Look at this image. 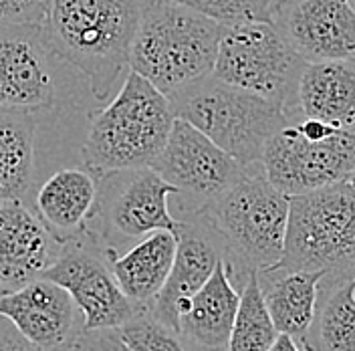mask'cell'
<instances>
[{"instance_id": "cell-1", "label": "cell", "mask_w": 355, "mask_h": 351, "mask_svg": "<svg viewBox=\"0 0 355 351\" xmlns=\"http://www.w3.org/2000/svg\"><path fill=\"white\" fill-rule=\"evenodd\" d=\"M146 0H46L43 39L79 69L97 101H105L130 67L133 37Z\"/></svg>"}, {"instance_id": "cell-2", "label": "cell", "mask_w": 355, "mask_h": 351, "mask_svg": "<svg viewBox=\"0 0 355 351\" xmlns=\"http://www.w3.org/2000/svg\"><path fill=\"white\" fill-rule=\"evenodd\" d=\"M288 200L265 174L263 162L244 166L241 178L200 210L220 241L232 283L283 261Z\"/></svg>"}, {"instance_id": "cell-3", "label": "cell", "mask_w": 355, "mask_h": 351, "mask_svg": "<svg viewBox=\"0 0 355 351\" xmlns=\"http://www.w3.org/2000/svg\"><path fill=\"white\" fill-rule=\"evenodd\" d=\"M224 24L168 0H146L130 69L166 97L212 77Z\"/></svg>"}, {"instance_id": "cell-4", "label": "cell", "mask_w": 355, "mask_h": 351, "mask_svg": "<svg viewBox=\"0 0 355 351\" xmlns=\"http://www.w3.org/2000/svg\"><path fill=\"white\" fill-rule=\"evenodd\" d=\"M176 113L170 99L139 73L130 71L117 95L91 115L81 155L95 176L152 168L162 154Z\"/></svg>"}, {"instance_id": "cell-5", "label": "cell", "mask_w": 355, "mask_h": 351, "mask_svg": "<svg viewBox=\"0 0 355 351\" xmlns=\"http://www.w3.org/2000/svg\"><path fill=\"white\" fill-rule=\"evenodd\" d=\"M168 99L176 117L206 133L241 166L261 164L270 137L291 119L281 103L214 75Z\"/></svg>"}, {"instance_id": "cell-6", "label": "cell", "mask_w": 355, "mask_h": 351, "mask_svg": "<svg viewBox=\"0 0 355 351\" xmlns=\"http://www.w3.org/2000/svg\"><path fill=\"white\" fill-rule=\"evenodd\" d=\"M355 188L349 180L288 200L285 252L279 266L345 275L355 271Z\"/></svg>"}, {"instance_id": "cell-7", "label": "cell", "mask_w": 355, "mask_h": 351, "mask_svg": "<svg viewBox=\"0 0 355 351\" xmlns=\"http://www.w3.org/2000/svg\"><path fill=\"white\" fill-rule=\"evenodd\" d=\"M263 168L266 178L287 196L343 182L355 170V132L291 115L266 144Z\"/></svg>"}, {"instance_id": "cell-8", "label": "cell", "mask_w": 355, "mask_h": 351, "mask_svg": "<svg viewBox=\"0 0 355 351\" xmlns=\"http://www.w3.org/2000/svg\"><path fill=\"white\" fill-rule=\"evenodd\" d=\"M305 63L272 21L241 22L224 26L212 75L272 99L293 115Z\"/></svg>"}, {"instance_id": "cell-9", "label": "cell", "mask_w": 355, "mask_h": 351, "mask_svg": "<svg viewBox=\"0 0 355 351\" xmlns=\"http://www.w3.org/2000/svg\"><path fill=\"white\" fill-rule=\"evenodd\" d=\"M97 186L95 212L101 214L103 237L111 250L157 230L178 232L180 220L170 212V196H178V190L154 168L105 172L97 176Z\"/></svg>"}, {"instance_id": "cell-10", "label": "cell", "mask_w": 355, "mask_h": 351, "mask_svg": "<svg viewBox=\"0 0 355 351\" xmlns=\"http://www.w3.org/2000/svg\"><path fill=\"white\" fill-rule=\"evenodd\" d=\"M152 168L178 190L182 216L206 208L228 190L244 170V166L206 133L180 117H176L170 137Z\"/></svg>"}, {"instance_id": "cell-11", "label": "cell", "mask_w": 355, "mask_h": 351, "mask_svg": "<svg viewBox=\"0 0 355 351\" xmlns=\"http://www.w3.org/2000/svg\"><path fill=\"white\" fill-rule=\"evenodd\" d=\"M113 252L111 248L89 246L77 239L63 244L57 261L43 273V279L69 291L83 313L85 331L119 329L141 311L113 275Z\"/></svg>"}, {"instance_id": "cell-12", "label": "cell", "mask_w": 355, "mask_h": 351, "mask_svg": "<svg viewBox=\"0 0 355 351\" xmlns=\"http://www.w3.org/2000/svg\"><path fill=\"white\" fill-rule=\"evenodd\" d=\"M0 317L39 351H79L85 333L83 313L69 291L43 277L0 295Z\"/></svg>"}, {"instance_id": "cell-13", "label": "cell", "mask_w": 355, "mask_h": 351, "mask_svg": "<svg viewBox=\"0 0 355 351\" xmlns=\"http://www.w3.org/2000/svg\"><path fill=\"white\" fill-rule=\"evenodd\" d=\"M270 21L307 63L355 59V6L349 0H272Z\"/></svg>"}, {"instance_id": "cell-14", "label": "cell", "mask_w": 355, "mask_h": 351, "mask_svg": "<svg viewBox=\"0 0 355 351\" xmlns=\"http://www.w3.org/2000/svg\"><path fill=\"white\" fill-rule=\"evenodd\" d=\"M178 220L180 228L176 259L166 285L148 311L157 321L180 331V319L186 313L192 297L210 279L216 264L224 261V255L212 226L200 212Z\"/></svg>"}, {"instance_id": "cell-15", "label": "cell", "mask_w": 355, "mask_h": 351, "mask_svg": "<svg viewBox=\"0 0 355 351\" xmlns=\"http://www.w3.org/2000/svg\"><path fill=\"white\" fill-rule=\"evenodd\" d=\"M55 99L41 24L0 26V108L39 110Z\"/></svg>"}, {"instance_id": "cell-16", "label": "cell", "mask_w": 355, "mask_h": 351, "mask_svg": "<svg viewBox=\"0 0 355 351\" xmlns=\"http://www.w3.org/2000/svg\"><path fill=\"white\" fill-rule=\"evenodd\" d=\"M61 246L22 200L0 202V295L41 279Z\"/></svg>"}, {"instance_id": "cell-17", "label": "cell", "mask_w": 355, "mask_h": 351, "mask_svg": "<svg viewBox=\"0 0 355 351\" xmlns=\"http://www.w3.org/2000/svg\"><path fill=\"white\" fill-rule=\"evenodd\" d=\"M97 176L91 170L63 168L51 176L37 194V214L49 232L67 244L85 232L87 220L97 208Z\"/></svg>"}, {"instance_id": "cell-18", "label": "cell", "mask_w": 355, "mask_h": 351, "mask_svg": "<svg viewBox=\"0 0 355 351\" xmlns=\"http://www.w3.org/2000/svg\"><path fill=\"white\" fill-rule=\"evenodd\" d=\"M293 115L355 132V59L305 63Z\"/></svg>"}, {"instance_id": "cell-19", "label": "cell", "mask_w": 355, "mask_h": 351, "mask_svg": "<svg viewBox=\"0 0 355 351\" xmlns=\"http://www.w3.org/2000/svg\"><path fill=\"white\" fill-rule=\"evenodd\" d=\"M239 305L241 291L232 283L226 263L220 261L182 315L180 333L200 350L226 351Z\"/></svg>"}, {"instance_id": "cell-20", "label": "cell", "mask_w": 355, "mask_h": 351, "mask_svg": "<svg viewBox=\"0 0 355 351\" xmlns=\"http://www.w3.org/2000/svg\"><path fill=\"white\" fill-rule=\"evenodd\" d=\"M257 277L275 327L279 333L293 335L303 343L315 321L319 289L325 273L288 271L277 264L257 273Z\"/></svg>"}, {"instance_id": "cell-21", "label": "cell", "mask_w": 355, "mask_h": 351, "mask_svg": "<svg viewBox=\"0 0 355 351\" xmlns=\"http://www.w3.org/2000/svg\"><path fill=\"white\" fill-rule=\"evenodd\" d=\"M178 232L157 230L128 252L111 255V268L123 293L137 307L148 309L164 289L176 259Z\"/></svg>"}, {"instance_id": "cell-22", "label": "cell", "mask_w": 355, "mask_h": 351, "mask_svg": "<svg viewBox=\"0 0 355 351\" xmlns=\"http://www.w3.org/2000/svg\"><path fill=\"white\" fill-rule=\"evenodd\" d=\"M37 119L31 110L0 108V202L21 200L35 176Z\"/></svg>"}, {"instance_id": "cell-23", "label": "cell", "mask_w": 355, "mask_h": 351, "mask_svg": "<svg viewBox=\"0 0 355 351\" xmlns=\"http://www.w3.org/2000/svg\"><path fill=\"white\" fill-rule=\"evenodd\" d=\"M325 297H319L315 321L303 348L313 351H355V271L325 275Z\"/></svg>"}, {"instance_id": "cell-24", "label": "cell", "mask_w": 355, "mask_h": 351, "mask_svg": "<svg viewBox=\"0 0 355 351\" xmlns=\"http://www.w3.org/2000/svg\"><path fill=\"white\" fill-rule=\"evenodd\" d=\"M277 337L279 329L268 313L259 277L252 273L241 286V305L226 351H268Z\"/></svg>"}, {"instance_id": "cell-25", "label": "cell", "mask_w": 355, "mask_h": 351, "mask_svg": "<svg viewBox=\"0 0 355 351\" xmlns=\"http://www.w3.org/2000/svg\"><path fill=\"white\" fill-rule=\"evenodd\" d=\"M117 331L132 351H204L180 331L157 321L148 309L137 311Z\"/></svg>"}, {"instance_id": "cell-26", "label": "cell", "mask_w": 355, "mask_h": 351, "mask_svg": "<svg viewBox=\"0 0 355 351\" xmlns=\"http://www.w3.org/2000/svg\"><path fill=\"white\" fill-rule=\"evenodd\" d=\"M188 6L224 26L252 21H270L272 0H168Z\"/></svg>"}, {"instance_id": "cell-27", "label": "cell", "mask_w": 355, "mask_h": 351, "mask_svg": "<svg viewBox=\"0 0 355 351\" xmlns=\"http://www.w3.org/2000/svg\"><path fill=\"white\" fill-rule=\"evenodd\" d=\"M46 0H0V26L41 24Z\"/></svg>"}, {"instance_id": "cell-28", "label": "cell", "mask_w": 355, "mask_h": 351, "mask_svg": "<svg viewBox=\"0 0 355 351\" xmlns=\"http://www.w3.org/2000/svg\"><path fill=\"white\" fill-rule=\"evenodd\" d=\"M79 351H132L121 339L117 329L85 331L79 343Z\"/></svg>"}, {"instance_id": "cell-29", "label": "cell", "mask_w": 355, "mask_h": 351, "mask_svg": "<svg viewBox=\"0 0 355 351\" xmlns=\"http://www.w3.org/2000/svg\"><path fill=\"white\" fill-rule=\"evenodd\" d=\"M0 351H39L10 321L0 323Z\"/></svg>"}, {"instance_id": "cell-30", "label": "cell", "mask_w": 355, "mask_h": 351, "mask_svg": "<svg viewBox=\"0 0 355 351\" xmlns=\"http://www.w3.org/2000/svg\"><path fill=\"white\" fill-rule=\"evenodd\" d=\"M268 351H303V348H301V343H299L293 335L279 333L277 341L272 343V348Z\"/></svg>"}, {"instance_id": "cell-31", "label": "cell", "mask_w": 355, "mask_h": 351, "mask_svg": "<svg viewBox=\"0 0 355 351\" xmlns=\"http://www.w3.org/2000/svg\"><path fill=\"white\" fill-rule=\"evenodd\" d=\"M347 180H349V182H352V186H354V188H355V170H354V172H352V176H349V178H347Z\"/></svg>"}, {"instance_id": "cell-32", "label": "cell", "mask_w": 355, "mask_h": 351, "mask_svg": "<svg viewBox=\"0 0 355 351\" xmlns=\"http://www.w3.org/2000/svg\"><path fill=\"white\" fill-rule=\"evenodd\" d=\"M301 348H303V345H301ZM303 351H313V350H307V348H303Z\"/></svg>"}, {"instance_id": "cell-33", "label": "cell", "mask_w": 355, "mask_h": 351, "mask_svg": "<svg viewBox=\"0 0 355 351\" xmlns=\"http://www.w3.org/2000/svg\"><path fill=\"white\" fill-rule=\"evenodd\" d=\"M349 2H352V4H354V6H355V0H349Z\"/></svg>"}, {"instance_id": "cell-34", "label": "cell", "mask_w": 355, "mask_h": 351, "mask_svg": "<svg viewBox=\"0 0 355 351\" xmlns=\"http://www.w3.org/2000/svg\"><path fill=\"white\" fill-rule=\"evenodd\" d=\"M354 266H355V263H354Z\"/></svg>"}]
</instances>
